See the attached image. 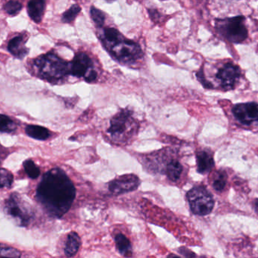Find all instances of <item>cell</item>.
<instances>
[{
  "label": "cell",
  "mask_w": 258,
  "mask_h": 258,
  "mask_svg": "<svg viewBox=\"0 0 258 258\" xmlns=\"http://www.w3.org/2000/svg\"><path fill=\"white\" fill-rule=\"evenodd\" d=\"M116 247L120 254L129 256L132 253V244L130 240L123 234L117 233L114 237Z\"/></svg>",
  "instance_id": "18"
},
{
  "label": "cell",
  "mask_w": 258,
  "mask_h": 258,
  "mask_svg": "<svg viewBox=\"0 0 258 258\" xmlns=\"http://www.w3.org/2000/svg\"><path fill=\"white\" fill-rule=\"evenodd\" d=\"M38 74L43 79L50 82H55L69 75L70 63L54 53L41 55L34 61Z\"/></svg>",
  "instance_id": "2"
},
{
  "label": "cell",
  "mask_w": 258,
  "mask_h": 258,
  "mask_svg": "<svg viewBox=\"0 0 258 258\" xmlns=\"http://www.w3.org/2000/svg\"><path fill=\"white\" fill-rule=\"evenodd\" d=\"M23 166L27 175L31 179H35L39 177L40 175V169L33 160L28 159L24 161Z\"/></svg>",
  "instance_id": "22"
},
{
  "label": "cell",
  "mask_w": 258,
  "mask_h": 258,
  "mask_svg": "<svg viewBox=\"0 0 258 258\" xmlns=\"http://www.w3.org/2000/svg\"><path fill=\"white\" fill-rule=\"evenodd\" d=\"M196 163H197V170L201 174H206L214 168V157L208 150L199 151L196 154Z\"/></svg>",
  "instance_id": "12"
},
{
  "label": "cell",
  "mask_w": 258,
  "mask_h": 258,
  "mask_svg": "<svg viewBox=\"0 0 258 258\" xmlns=\"http://www.w3.org/2000/svg\"><path fill=\"white\" fill-rule=\"evenodd\" d=\"M25 133L31 138L40 141H44L50 137V131L39 125H28L25 127Z\"/></svg>",
  "instance_id": "16"
},
{
  "label": "cell",
  "mask_w": 258,
  "mask_h": 258,
  "mask_svg": "<svg viewBox=\"0 0 258 258\" xmlns=\"http://www.w3.org/2000/svg\"><path fill=\"white\" fill-rule=\"evenodd\" d=\"M186 197L190 209L196 215H208L214 209V197L203 185L193 187L187 192Z\"/></svg>",
  "instance_id": "6"
},
{
  "label": "cell",
  "mask_w": 258,
  "mask_h": 258,
  "mask_svg": "<svg viewBox=\"0 0 258 258\" xmlns=\"http://www.w3.org/2000/svg\"><path fill=\"white\" fill-rule=\"evenodd\" d=\"M22 10V4L16 0L9 1L5 6V11L7 12V14L10 15V16H16L18 13H20Z\"/></svg>",
  "instance_id": "26"
},
{
  "label": "cell",
  "mask_w": 258,
  "mask_h": 258,
  "mask_svg": "<svg viewBox=\"0 0 258 258\" xmlns=\"http://www.w3.org/2000/svg\"><path fill=\"white\" fill-rule=\"evenodd\" d=\"M106 49L120 62H134L143 56V52L140 45L123 37L117 43L106 46Z\"/></svg>",
  "instance_id": "7"
},
{
  "label": "cell",
  "mask_w": 258,
  "mask_h": 258,
  "mask_svg": "<svg viewBox=\"0 0 258 258\" xmlns=\"http://www.w3.org/2000/svg\"><path fill=\"white\" fill-rule=\"evenodd\" d=\"M241 77L239 68L232 63H226L220 68L216 75L220 87L223 90H231L235 88Z\"/></svg>",
  "instance_id": "8"
},
{
  "label": "cell",
  "mask_w": 258,
  "mask_h": 258,
  "mask_svg": "<svg viewBox=\"0 0 258 258\" xmlns=\"http://www.w3.org/2000/svg\"><path fill=\"white\" fill-rule=\"evenodd\" d=\"M5 211L7 215L13 219L22 227L29 226L34 217L31 207L17 193H13L5 202Z\"/></svg>",
  "instance_id": "5"
},
{
  "label": "cell",
  "mask_w": 258,
  "mask_h": 258,
  "mask_svg": "<svg viewBox=\"0 0 258 258\" xmlns=\"http://www.w3.org/2000/svg\"><path fill=\"white\" fill-rule=\"evenodd\" d=\"M0 256L20 257L22 256V252L15 247H10L7 244H0Z\"/></svg>",
  "instance_id": "24"
},
{
  "label": "cell",
  "mask_w": 258,
  "mask_h": 258,
  "mask_svg": "<svg viewBox=\"0 0 258 258\" xmlns=\"http://www.w3.org/2000/svg\"><path fill=\"white\" fill-rule=\"evenodd\" d=\"M228 176L226 171L223 170H218L213 176V188L217 191H222L227 183Z\"/></svg>",
  "instance_id": "19"
},
{
  "label": "cell",
  "mask_w": 258,
  "mask_h": 258,
  "mask_svg": "<svg viewBox=\"0 0 258 258\" xmlns=\"http://www.w3.org/2000/svg\"><path fill=\"white\" fill-rule=\"evenodd\" d=\"M243 16L217 19L215 28L217 32L229 42L240 43L247 39V30Z\"/></svg>",
  "instance_id": "3"
},
{
  "label": "cell",
  "mask_w": 258,
  "mask_h": 258,
  "mask_svg": "<svg viewBox=\"0 0 258 258\" xmlns=\"http://www.w3.org/2000/svg\"><path fill=\"white\" fill-rule=\"evenodd\" d=\"M183 172V167L177 160H172L167 164L165 173L167 178L172 182H177Z\"/></svg>",
  "instance_id": "17"
},
{
  "label": "cell",
  "mask_w": 258,
  "mask_h": 258,
  "mask_svg": "<svg viewBox=\"0 0 258 258\" xmlns=\"http://www.w3.org/2000/svg\"><path fill=\"white\" fill-rule=\"evenodd\" d=\"M91 70H93L91 58L84 52H79L75 55L72 63H70L69 75L78 78H85Z\"/></svg>",
  "instance_id": "11"
},
{
  "label": "cell",
  "mask_w": 258,
  "mask_h": 258,
  "mask_svg": "<svg viewBox=\"0 0 258 258\" xmlns=\"http://www.w3.org/2000/svg\"><path fill=\"white\" fill-rule=\"evenodd\" d=\"M81 11V8L78 5H73L68 11L63 14L61 17V20L64 23H71L75 20V18L78 16L80 12Z\"/></svg>",
  "instance_id": "25"
},
{
  "label": "cell",
  "mask_w": 258,
  "mask_h": 258,
  "mask_svg": "<svg viewBox=\"0 0 258 258\" xmlns=\"http://www.w3.org/2000/svg\"><path fill=\"white\" fill-rule=\"evenodd\" d=\"M137 123L130 110H122L111 120L108 133L115 141L124 142L137 130Z\"/></svg>",
  "instance_id": "4"
},
{
  "label": "cell",
  "mask_w": 258,
  "mask_h": 258,
  "mask_svg": "<svg viewBox=\"0 0 258 258\" xmlns=\"http://www.w3.org/2000/svg\"><path fill=\"white\" fill-rule=\"evenodd\" d=\"M232 114L237 120L243 125H251L258 118L256 102L237 104L232 108Z\"/></svg>",
  "instance_id": "9"
},
{
  "label": "cell",
  "mask_w": 258,
  "mask_h": 258,
  "mask_svg": "<svg viewBox=\"0 0 258 258\" xmlns=\"http://www.w3.org/2000/svg\"><path fill=\"white\" fill-rule=\"evenodd\" d=\"M103 37L104 40H102V42H103L105 46H108L117 43L123 37H122L121 34L117 30L109 28H106L104 31Z\"/></svg>",
  "instance_id": "21"
},
{
  "label": "cell",
  "mask_w": 258,
  "mask_h": 258,
  "mask_svg": "<svg viewBox=\"0 0 258 258\" xmlns=\"http://www.w3.org/2000/svg\"><path fill=\"white\" fill-rule=\"evenodd\" d=\"M14 176L9 170L0 167V188H11Z\"/></svg>",
  "instance_id": "23"
},
{
  "label": "cell",
  "mask_w": 258,
  "mask_h": 258,
  "mask_svg": "<svg viewBox=\"0 0 258 258\" xmlns=\"http://www.w3.org/2000/svg\"><path fill=\"white\" fill-rule=\"evenodd\" d=\"M8 50L17 58H25L29 52V49L25 46V37L19 35L12 39L8 44Z\"/></svg>",
  "instance_id": "13"
},
{
  "label": "cell",
  "mask_w": 258,
  "mask_h": 258,
  "mask_svg": "<svg viewBox=\"0 0 258 258\" xmlns=\"http://www.w3.org/2000/svg\"><path fill=\"white\" fill-rule=\"evenodd\" d=\"M81 245V240L76 232H72L68 235L64 245V253L69 257L75 256Z\"/></svg>",
  "instance_id": "15"
},
{
  "label": "cell",
  "mask_w": 258,
  "mask_h": 258,
  "mask_svg": "<svg viewBox=\"0 0 258 258\" xmlns=\"http://www.w3.org/2000/svg\"><path fill=\"white\" fill-rule=\"evenodd\" d=\"M75 197L73 182L59 167L43 175L36 191V199L45 212L56 219L61 218L70 210Z\"/></svg>",
  "instance_id": "1"
},
{
  "label": "cell",
  "mask_w": 258,
  "mask_h": 258,
  "mask_svg": "<svg viewBox=\"0 0 258 258\" xmlns=\"http://www.w3.org/2000/svg\"><path fill=\"white\" fill-rule=\"evenodd\" d=\"M18 126L8 116L0 114V133L13 134L17 131Z\"/></svg>",
  "instance_id": "20"
},
{
  "label": "cell",
  "mask_w": 258,
  "mask_h": 258,
  "mask_svg": "<svg viewBox=\"0 0 258 258\" xmlns=\"http://www.w3.org/2000/svg\"><path fill=\"white\" fill-rule=\"evenodd\" d=\"M97 72L95 70H91L88 74H87V76L85 77V81L87 82L91 83L93 82V81H96V78H97Z\"/></svg>",
  "instance_id": "28"
},
{
  "label": "cell",
  "mask_w": 258,
  "mask_h": 258,
  "mask_svg": "<svg viewBox=\"0 0 258 258\" xmlns=\"http://www.w3.org/2000/svg\"><path fill=\"white\" fill-rule=\"evenodd\" d=\"M140 185L138 176L134 174H126L113 179L108 185V188L114 195H121L135 191Z\"/></svg>",
  "instance_id": "10"
},
{
  "label": "cell",
  "mask_w": 258,
  "mask_h": 258,
  "mask_svg": "<svg viewBox=\"0 0 258 258\" xmlns=\"http://www.w3.org/2000/svg\"><path fill=\"white\" fill-rule=\"evenodd\" d=\"M45 0H30L28 5V13L30 18L36 23H40L44 14Z\"/></svg>",
  "instance_id": "14"
},
{
  "label": "cell",
  "mask_w": 258,
  "mask_h": 258,
  "mask_svg": "<svg viewBox=\"0 0 258 258\" xmlns=\"http://www.w3.org/2000/svg\"><path fill=\"white\" fill-rule=\"evenodd\" d=\"M90 16H91L92 19H93L94 23L98 27H102L105 23V15L102 12L95 8V7H92L91 10H90Z\"/></svg>",
  "instance_id": "27"
}]
</instances>
